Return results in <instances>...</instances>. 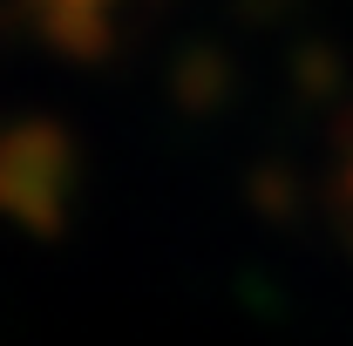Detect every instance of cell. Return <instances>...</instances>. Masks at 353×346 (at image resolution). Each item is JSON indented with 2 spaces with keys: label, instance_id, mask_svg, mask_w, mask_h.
I'll return each instance as SVG.
<instances>
[{
  "label": "cell",
  "instance_id": "obj_1",
  "mask_svg": "<svg viewBox=\"0 0 353 346\" xmlns=\"http://www.w3.org/2000/svg\"><path fill=\"white\" fill-rule=\"evenodd\" d=\"M75 136L48 116H28L0 136V217L21 231L54 238L68 224V197H75Z\"/></svg>",
  "mask_w": 353,
  "mask_h": 346
},
{
  "label": "cell",
  "instance_id": "obj_2",
  "mask_svg": "<svg viewBox=\"0 0 353 346\" xmlns=\"http://www.w3.org/2000/svg\"><path fill=\"white\" fill-rule=\"evenodd\" d=\"M34 28L68 61H102L109 41H116L109 34V7H82V0H34Z\"/></svg>",
  "mask_w": 353,
  "mask_h": 346
},
{
  "label": "cell",
  "instance_id": "obj_3",
  "mask_svg": "<svg viewBox=\"0 0 353 346\" xmlns=\"http://www.w3.org/2000/svg\"><path fill=\"white\" fill-rule=\"evenodd\" d=\"M82 7H109V0H82Z\"/></svg>",
  "mask_w": 353,
  "mask_h": 346
}]
</instances>
